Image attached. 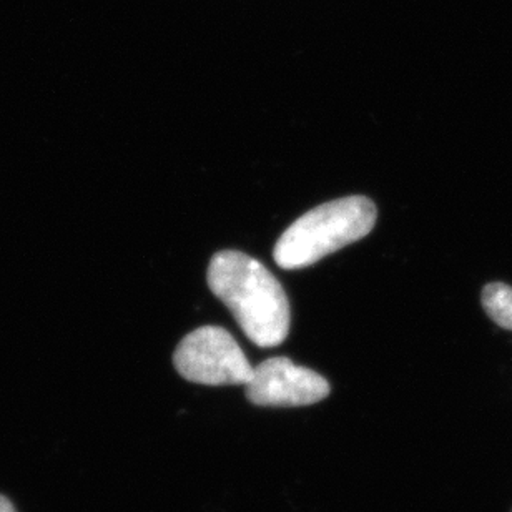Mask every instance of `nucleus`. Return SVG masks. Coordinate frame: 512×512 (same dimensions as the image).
<instances>
[{
  "label": "nucleus",
  "instance_id": "obj_1",
  "mask_svg": "<svg viewBox=\"0 0 512 512\" xmlns=\"http://www.w3.org/2000/svg\"><path fill=\"white\" fill-rule=\"evenodd\" d=\"M208 286L260 348L281 345L290 331V301L280 281L253 256L227 250L213 256Z\"/></svg>",
  "mask_w": 512,
  "mask_h": 512
},
{
  "label": "nucleus",
  "instance_id": "obj_2",
  "mask_svg": "<svg viewBox=\"0 0 512 512\" xmlns=\"http://www.w3.org/2000/svg\"><path fill=\"white\" fill-rule=\"evenodd\" d=\"M378 210L363 195L323 203L298 218L276 242L273 258L283 270L315 265L373 230Z\"/></svg>",
  "mask_w": 512,
  "mask_h": 512
},
{
  "label": "nucleus",
  "instance_id": "obj_3",
  "mask_svg": "<svg viewBox=\"0 0 512 512\" xmlns=\"http://www.w3.org/2000/svg\"><path fill=\"white\" fill-rule=\"evenodd\" d=\"M173 365L185 380L207 386H247L253 376V366L237 340L220 326H202L185 336Z\"/></svg>",
  "mask_w": 512,
  "mask_h": 512
},
{
  "label": "nucleus",
  "instance_id": "obj_4",
  "mask_svg": "<svg viewBox=\"0 0 512 512\" xmlns=\"http://www.w3.org/2000/svg\"><path fill=\"white\" fill-rule=\"evenodd\" d=\"M330 383L288 358H271L253 368L247 384L250 403L265 408H298L328 398Z\"/></svg>",
  "mask_w": 512,
  "mask_h": 512
},
{
  "label": "nucleus",
  "instance_id": "obj_5",
  "mask_svg": "<svg viewBox=\"0 0 512 512\" xmlns=\"http://www.w3.org/2000/svg\"><path fill=\"white\" fill-rule=\"evenodd\" d=\"M484 311L491 320L504 330L512 331V286L494 281L484 286L481 296Z\"/></svg>",
  "mask_w": 512,
  "mask_h": 512
},
{
  "label": "nucleus",
  "instance_id": "obj_6",
  "mask_svg": "<svg viewBox=\"0 0 512 512\" xmlns=\"http://www.w3.org/2000/svg\"><path fill=\"white\" fill-rule=\"evenodd\" d=\"M0 512H15L14 506L10 503L9 499L0 494Z\"/></svg>",
  "mask_w": 512,
  "mask_h": 512
}]
</instances>
